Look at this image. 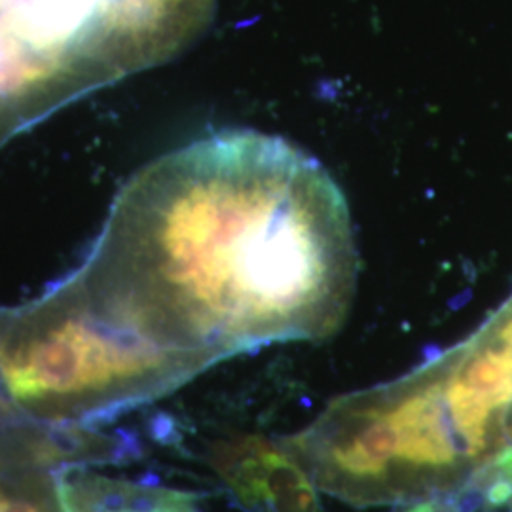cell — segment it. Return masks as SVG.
<instances>
[{
    "instance_id": "6da1fadb",
    "label": "cell",
    "mask_w": 512,
    "mask_h": 512,
    "mask_svg": "<svg viewBox=\"0 0 512 512\" xmlns=\"http://www.w3.org/2000/svg\"><path fill=\"white\" fill-rule=\"evenodd\" d=\"M359 251L348 200L289 141L226 129L141 169L76 285L114 325L207 368L348 319Z\"/></svg>"
},
{
    "instance_id": "7a4b0ae2",
    "label": "cell",
    "mask_w": 512,
    "mask_h": 512,
    "mask_svg": "<svg viewBox=\"0 0 512 512\" xmlns=\"http://www.w3.org/2000/svg\"><path fill=\"white\" fill-rule=\"evenodd\" d=\"M203 370L114 325L80 296L33 311L0 330V385L19 404L150 397Z\"/></svg>"
},
{
    "instance_id": "3957f363",
    "label": "cell",
    "mask_w": 512,
    "mask_h": 512,
    "mask_svg": "<svg viewBox=\"0 0 512 512\" xmlns=\"http://www.w3.org/2000/svg\"><path fill=\"white\" fill-rule=\"evenodd\" d=\"M211 465L249 512H325L319 488L279 442L256 435L224 440Z\"/></svg>"
},
{
    "instance_id": "277c9868",
    "label": "cell",
    "mask_w": 512,
    "mask_h": 512,
    "mask_svg": "<svg viewBox=\"0 0 512 512\" xmlns=\"http://www.w3.org/2000/svg\"><path fill=\"white\" fill-rule=\"evenodd\" d=\"M55 495L61 512H202L183 490L93 473L61 476Z\"/></svg>"
},
{
    "instance_id": "5b68a950",
    "label": "cell",
    "mask_w": 512,
    "mask_h": 512,
    "mask_svg": "<svg viewBox=\"0 0 512 512\" xmlns=\"http://www.w3.org/2000/svg\"><path fill=\"white\" fill-rule=\"evenodd\" d=\"M397 512H512V448L458 484L401 505Z\"/></svg>"
},
{
    "instance_id": "8992f818",
    "label": "cell",
    "mask_w": 512,
    "mask_h": 512,
    "mask_svg": "<svg viewBox=\"0 0 512 512\" xmlns=\"http://www.w3.org/2000/svg\"><path fill=\"white\" fill-rule=\"evenodd\" d=\"M0 512H44L38 509L37 505L16 499V497H8V495L0 494Z\"/></svg>"
},
{
    "instance_id": "52a82bcc",
    "label": "cell",
    "mask_w": 512,
    "mask_h": 512,
    "mask_svg": "<svg viewBox=\"0 0 512 512\" xmlns=\"http://www.w3.org/2000/svg\"><path fill=\"white\" fill-rule=\"evenodd\" d=\"M2 141H4V139H2V137H0V143H2Z\"/></svg>"
}]
</instances>
